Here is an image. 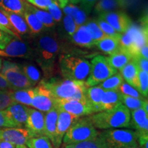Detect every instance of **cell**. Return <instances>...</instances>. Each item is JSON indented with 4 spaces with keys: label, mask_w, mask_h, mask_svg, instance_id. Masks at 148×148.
Returning a JSON list of instances; mask_svg holds the SVG:
<instances>
[{
    "label": "cell",
    "mask_w": 148,
    "mask_h": 148,
    "mask_svg": "<svg viewBox=\"0 0 148 148\" xmlns=\"http://www.w3.org/2000/svg\"><path fill=\"white\" fill-rule=\"evenodd\" d=\"M63 26L66 34L70 37L75 32L78 27L75 25L73 18L69 15H64L63 17Z\"/></svg>",
    "instance_id": "obj_42"
},
{
    "label": "cell",
    "mask_w": 148,
    "mask_h": 148,
    "mask_svg": "<svg viewBox=\"0 0 148 148\" xmlns=\"http://www.w3.org/2000/svg\"><path fill=\"white\" fill-rule=\"evenodd\" d=\"M0 148H16V146L10 142L0 140Z\"/></svg>",
    "instance_id": "obj_56"
},
{
    "label": "cell",
    "mask_w": 148,
    "mask_h": 148,
    "mask_svg": "<svg viewBox=\"0 0 148 148\" xmlns=\"http://www.w3.org/2000/svg\"><path fill=\"white\" fill-rule=\"evenodd\" d=\"M71 38L74 44L82 47H91L95 43L84 25L77 27Z\"/></svg>",
    "instance_id": "obj_22"
},
{
    "label": "cell",
    "mask_w": 148,
    "mask_h": 148,
    "mask_svg": "<svg viewBox=\"0 0 148 148\" xmlns=\"http://www.w3.org/2000/svg\"><path fill=\"white\" fill-rule=\"evenodd\" d=\"M40 82L50 91L55 99H69L75 95L78 88L84 82L73 81L67 79H52Z\"/></svg>",
    "instance_id": "obj_8"
},
{
    "label": "cell",
    "mask_w": 148,
    "mask_h": 148,
    "mask_svg": "<svg viewBox=\"0 0 148 148\" xmlns=\"http://www.w3.org/2000/svg\"><path fill=\"white\" fill-rule=\"evenodd\" d=\"M136 141L139 148H148V134H140L136 132Z\"/></svg>",
    "instance_id": "obj_49"
},
{
    "label": "cell",
    "mask_w": 148,
    "mask_h": 148,
    "mask_svg": "<svg viewBox=\"0 0 148 148\" xmlns=\"http://www.w3.org/2000/svg\"><path fill=\"white\" fill-rule=\"evenodd\" d=\"M147 22V20L144 19L142 25H132L120 36V47L127 51L132 58L138 56L140 48L148 44Z\"/></svg>",
    "instance_id": "obj_3"
},
{
    "label": "cell",
    "mask_w": 148,
    "mask_h": 148,
    "mask_svg": "<svg viewBox=\"0 0 148 148\" xmlns=\"http://www.w3.org/2000/svg\"><path fill=\"white\" fill-rule=\"evenodd\" d=\"M58 116V110L56 107L53 108L45 114V136L49 138L53 146L56 139V123Z\"/></svg>",
    "instance_id": "obj_19"
},
{
    "label": "cell",
    "mask_w": 148,
    "mask_h": 148,
    "mask_svg": "<svg viewBox=\"0 0 148 148\" xmlns=\"http://www.w3.org/2000/svg\"><path fill=\"white\" fill-rule=\"evenodd\" d=\"M60 69L65 79L84 82L89 75L90 64L86 59L65 55L60 58Z\"/></svg>",
    "instance_id": "obj_5"
},
{
    "label": "cell",
    "mask_w": 148,
    "mask_h": 148,
    "mask_svg": "<svg viewBox=\"0 0 148 148\" xmlns=\"http://www.w3.org/2000/svg\"><path fill=\"white\" fill-rule=\"evenodd\" d=\"M27 3L23 0H3L0 8L6 12L23 15L26 10Z\"/></svg>",
    "instance_id": "obj_29"
},
{
    "label": "cell",
    "mask_w": 148,
    "mask_h": 148,
    "mask_svg": "<svg viewBox=\"0 0 148 148\" xmlns=\"http://www.w3.org/2000/svg\"><path fill=\"white\" fill-rule=\"evenodd\" d=\"M0 9L4 13L5 15L8 17L12 26L13 27L14 30L16 31V32L18 35L26 34L30 33L29 27L27 26L26 22H25L23 16L18 14L6 12V11L3 10L1 8H0Z\"/></svg>",
    "instance_id": "obj_26"
},
{
    "label": "cell",
    "mask_w": 148,
    "mask_h": 148,
    "mask_svg": "<svg viewBox=\"0 0 148 148\" xmlns=\"http://www.w3.org/2000/svg\"><path fill=\"white\" fill-rule=\"evenodd\" d=\"M10 91H3L0 90V110L6 109L10 105L14 103L11 97Z\"/></svg>",
    "instance_id": "obj_43"
},
{
    "label": "cell",
    "mask_w": 148,
    "mask_h": 148,
    "mask_svg": "<svg viewBox=\"0 0 148 148\" xmlns=\"http://www.w3.org/2000/svg\"><path fill=\"white\" fill-rule=\"evenodd\" d=\"M25 130L29 138L45 136V114L34 108H28Z\"/></svg>",
    "instance_id": "obj_10"
},
{
    "label": "cell",
    "mask_w": 148,
    "mask_h": 148,
    "mask_svg": "<svg viewBox=\"0 0 148 148\" xmlns=\"http://www.w3.org/2000/svg\"><path fill=\"white\" fill-rule=\"evenodd\" d=\"M63 147L64 148H111L99 135L93 140L70 145H64Z\"/></svg>",
    "instance_id": "obj_32"
},
{
    "label": "cell",
    "mask_w": 148,
    "mask_h": 148,
    "mask_svg": "<svg viewBox=\"0 0 148 148\" xmlns=\"http://www.w3.org/2000/svg\"><path fill=\"white\" fill-rule=\"evenodd\" d=\"M123 82V78L121 73H116L101 82L99 86L105 91L106 90H118Z\"/></svg>",
    "instance_id": "obj_34"
},
{
    "label": "cell",
    "mask_w": 148,
    "mask_h": 148,
    "mask_svg": "<svg viewBox=\"0 0 148 148\" xmlns=\"http://www.w3.org/2000/svg\"><path fill=\"white\" fill-rule=\"evenodd\" d=\"M0 30L2 31V32H3L6 33V34L10 35V36H12V37H14V38L21 40V37H20V36H18V35L14 34V33H13V32H10V31L9 30V29H8L7 28H5V27H3V25H1V24H0Z\"/></svg>",
    "instance_id": "obj_55"
},
{
    "label": "cell",
    "mask_w": 148,
    "mask_h": 148,
    "mask_svg": "<svg viewBox=\"0 0 148 148\" xmlns=\"http://www.w3.org/2000/svg\"><path fill=\"white\" fill-rule=\"evenodd\" d=\"M111 148L138 147L135 131L127 129H109L99 132Z\"/></svg>",
    "instance_id": "obj_6"
},
{
    "label": "cell",
    "mask_w": 148,
    "mask_h": 148,
    "mask_svg": "<svg viewBox=\"0 0 148 148\" xmlns=\"http://www.w3.org/2000/svg\"><path fill=\"white\" fill-rule=\"evenodd\" d=\"M98 0H81L83 9L86 10V12H89L92 6L95 5V3Z\"/></svg>",
    "instance_id": "obj_53"
},
{
    "label": "cell",
    "mask_w": 148,
    "mask_h": 148,
    "mask_svg": "<svg viewBox=\"0 0 148 148\" xmlns=\"http://www.w3.org/2000/svg\"><path fill=\"white\" fill-rule=\"evenodd\" d=\"M138 92L147 98L148 95V73L141 70L138 71Z\"/></svg>",
    "instance_id": "obj_39"
},
{
    "label": "cell",
    "mask_w": 148,
    "mask_h": 148,
    "mask_svg": "<svg viewBox=\"0 0 148 148\" xmlns=\"http://www.w3.org/2000/svg\"><path fill=\"white\" fill-rule=\"evenodd\" d=\"M47 11L50 14V15L52 16L53 21L55 22H60L62 19V12L61 9L59 8V6L57 5V3L55 1H53L52 3L49 5L48 7Z\"/></svg>",
    "instance_id": "obj_44"
},
{
    "label": "cell",
    "mask_w": 148,
    "mask_h": 148,
    "mask_svg": "<svg viewBox=\"0 0 148 148\" xmlns=\"http://www.w3.org/2000/svg\"><path fill=\"white\" fill-rule=\"evenodd\" d=\"M25 145L27 148H53L51 140L45 136L29 138Z\"/></svg>",
    "instance_id": "obj_36"
},
{
    "label": "cell",
    "mask_w": 148,
    "mask_h": 148,
    "mask_svg": "<svg viewBox=\"0 0 148 148\" xmlns=\"http://www.w3.org/2000/svg\"><path fill=\"white\" fill-rule=\"evenodd\" d=\"M1 73L10 84L12 90L32 88V84L22 71L21 66L17 64L4 60L2 63Z\"/></svg>",
    "instance_id": "obj_9"
},
{
    "label": "cell",
    "mask_w": 148,
    "mask_h": 148,
    "mask_svg": "<svg viewBox=\"0 0 148 148\" xmlns=\"http://www.w3.org/2000/svg\"><path fill=\"white\" fill-rule=\"evenodd\" d=\"M21 67L32 86L40 82L41 79V73L36 66L31 64H26L21 66Z\"/></svg>",
    "instance_id": "obj_33"
},
{
    "label": "cell",
    "mask_w": 148,
    "mask_h": 148,
    "mask_svg": "<svg viewBox=\"0 0 148 148\" xmlns=\"http://www.w3.org/2000/svg\"><path fill=\"white\" fill-rule=\"evenodd\" d=\"M28 108L27 106L14 102L5 110L11 119L23 128L27 118Z\"/></svg>",
    "instance_id": "obj_18"
},
{
    "label": "cell",
    "mask_w": 148,
    "mask_h": 148,
    "mask_svg": "<svg viewBox=\"0 0 148 148\" xmlns=\"http://www.w3.org/2000/svg\"><path fill=\"white\" fill-rule=\"evenodd\" d=\"M144 99H137L121 94V103L124 105L127 109L132 111L142 108Z\"/></svg>",
    "instance_id": "obj_37"
},
{
    "label": "cell",
    "mask_w": 148,
    "mask_h": 148,
    "mask_svg": "<svg viewBox=\"0 0 148 148\" xmlns=\"http://www.w3.org/2000/svg\"><path fill=\"white\" fill-rule=\"evenodd\" d=\"M118 90L121 92L122 95H125L127 96H130V97L137 98V99H144L145 98L136 88L132 87V86H130V85L127 84V82H124V81L122 82V84L119 86Z\"/></svg>",
    "instance_id": "obj_40"
},
{
    "label": "cell",
    "mask_w": 148,
    "mask_h": 148,
    "mask_svg": "<svg viewBox=\"0 0 148 148\" xmlns=\"http://www.w3.org/2000/svg\"><path fill=\"white\" fill-rule=\"evenodd\" d=\"M68 1H70V3H72V4H77V3H79L81 1V0H68Z\"/></svg>",
    "instance_id": "obj_58"
},
{
    "label": "cell",
    "mask_w": 148,
    "mask_h": 148,
    "mask_svg": "<svg viewBox=\"0 0 148 148\" xmlns=\"http://www.w3.org/2000/svg\"><path fill=\"white\" fill-rule=\"evenodd\" d=\"M85 26L89 32L90 36H91L92 40L94 42H96L99 40H101L103 38H106V36L102 32L99 27L98 26L96 20H90L87 21L84 24Z\"/></svg>",
    "instance_id": "obj_35"
},
{
    "label": "cell",
    "mask_w": 148,
    "mask_h": 148,
    "mask_svg": "<svg viewBox=\"0 0 148 148\" xmlns=\"http://www.w3.org/2000/svg\"><path fill=\"white\" fill-rule=\"evenodd\" d=\"M121 103V94L119 90H106L101 98V111L111 110Z\"/></svg>",
    "instance_id": "obj_24"
},
{
    "label": "cell",
    "mask_w": 148,
    "mask_h": 148,
    "mask_svg": "<svg viewBox=\"0 0 148 148\" xmlns=\"http://www.w3.org/2000/svg\"><path fill=\"white\" fill-rule=\"evenodd\" d=\"M61 148H64V147H61Z\"/></svg>",
    "instance_id": "obj_63"
},
{
    "label": "cell",
    "mask_w": 148,
    "mask_h": 148,
    "mask_svg": "<svg viewBox=\"0 0 148 148\" xmlns=\"http://www.w3.org/2000/svg\"><path fill=\"white\" fill-rule=\"evenodd\" d=\"M55 106L58 110L65 111L77 117H82L93 114L91 108L87 102L55 99Z\"/></svg>",
    "instance_id": "obj_13"
},
{
    "label": "cell",
    "mask_w": 148,
    "mask_h": 148,
    "mask_svg": "<svg viewBox=\"0 0 148 148\" xmlns=\"http://www.w3.org/2000/svg\"><path fill=\"white\" fill-rule=\"evenodd\" d=\"M96 22H97L98 26L102 31V32L107 37H112V38H116L119 39L121 34L116 32L113 27L111 26L108 23H107L106 21H104L100 17H98L97 19H96Z\"/></svg>",
    "instance_id": "obj_38"
},
{
    "label": "cell",
    "mask_w": 148,
    "mask_h": 148,
    "mask_svg": "<svg viewBox=\"0 0 148 148\" xmlns=\"http://www.w3.org/2000/svg\"><path fill=\"white\" fill-rule=\"evenodd\" d=\"M2 1H3V0H0V5H1V2H2Z\"/></svg>",
    "instance_id": "obj_62"
},
{
    "label": "cell",
    "mask_w": 148,
    "mask_h": 148,
    "mask_svg": "<svg viewBox=\"0 0 148 148\" xmlns=\"http://www.w3.org/2000/svg\"><path fill=\"white\" fill-rule=\"evenodd\" d=\"M99 17L106 21L113 27L114 30L119 34L126 32L132 25L129 16L123 11H112V12L100 13Z\"/></svg>",
    "instance_id": "obj_14"
},
{
    "label": "cell",
    "mask_w": 148,
    "mask_h": 148,
    "mask_svg": "<svg viewBox=\"0 0 148 148\" xmlns=\"http://www.w3.org/2000/svg\"><path fill=\"white\" fill-rule=\"evenodd\" d=\"M77 118L79 117H77L69 112L58 110V116L56 130V139L53 148L60 147L64 134L67 132L72 123Z\"/></svg>",
    "instance_id": "obj_15"
},
{
    "label": "cell",
    "mask_w": 148,
    "mask_h": 148,
    "mask_svg": "<svg viewBox=\"0 0 148 148\" xmlns=\"http://www.w3.org/2000/svg\"><path fill=\"white\" fill-rule=\"evenodd\" d=\"M88 117L95 128L109 130L130 127V111L122 103L111 110L97 112Z\"/></svg>",
    "instance_id": "obj_2"
},
{
    "label": "cell",
    "mask_w": 148,
    "mask_h": 148,
    "mask_svg": "<svg viewBox=\"0 0 148 148\" xmlns=\"http://www.w3.org/2000/svg\"><path fill=\"white\" fill-rule=\"evenodd\" d=\"M0 90H3V91L12 90L10 84H8V82L1 73H0Z\"/></svg>",
    "instance_id": "obj_52"
},
{
    "label": "cell",
    "mask_w": 148,
    "mask_h": 148,
    "mask_svg": "<svg viewBox=\"0 0 148 148\" xmlns=\"http://www.w3.org/2000/svg\"><path fill=\"white\" fill-rule=\"evenodd\" d=\"M99 135V132L94 127L89 117L82 116L75 120L64 134V145H70L95 139Z\"/></svg>",
    "instance_id": "obj_4"
},
{
    "label": "cell",
    "mask_w": 148,
    "mask_h": 148,
    "mask_svg": "<svg viewBox=\"0 0 148 148\" xmlns=\"http://www.w3.org/2000/svg\"><path fill=\"white\" fill-rule=\"evenodd\" d=\"M22 16L26 22L30 33L38 34L43 32L45 27L41 23V22L36 18L34 13H32V12H30L26 8V10L25 11Z\"/></svg>",
    "instance_id": "obj_31"
},
{
    "label": "cell",
    "mask_w": 148,
    "mask_h": 148,
    "mask_svg": "<svg viewBox=\"0 0 148 148\" xmlns=\"http://www.w3.org/2000/svg\"><path fill=\"white\" fill-rule=\"evenodd\" d=\"M0 24H1V25H3V27H5V28L9 29L10 32H12L14 33V34L18 35L17 33L16 32V31L14 30L13 27L12 26L10 22L9 21L8 17L5 15L4 13H3L2 11H1V9H0ZM18 36H20V35H18Z\"/></svg>",
    "instance_id": "obj_47"
},
{
    "label": "cell",
    "mask_w": 148,
    "mask_h": 148,
    "mask_svg": "<svg viewBox=\"0 0 148 148\" xmlns=\"http://www.w3.org/2000/svg\"><path fill=\"white\" fill-rule=\"evenodd\" d=\"M79 8H78L75 5L72 4V3H69L62 10H63V12L65 14V15H69L73 17V16L76 13L77 11L79 10Z\"/></svg>",
    "instance_id": "obj_50"
},
{
    "label": "cell",
    "mask_w": 148,
    "mask_h": 148,
    "mask_svg": "<svg viewBox=\"0 0 148 148\" xmlns=\"http://www.w3.org/2000/svg\"><path fill=\"white\" fill-rule=\"evenodd\" d=\"M88 12H86V10L84 9H80L79 8V10L77 11L76 13L75 14V15L73 16V20L75 21V25H77V27L82 26L84 25L85 23H86L87 20V15H88Z\"/></svg>",
    "instance_id": "obj_45"
},
{
    "label": "cell",
    "mask_w": 148,
    "mask_h": 148,
    "mask_svg": "<svg viewBox=\"0 0 148 148\" xmlns=\"http://www.w3.org/2000/svg\"><path fill=\"white\" fill-rule=\"evenodd\" d=\"M104 91L99 86L88 87L86 89V101L91 108L93 114L101 112V101Z\"/></svg>",
    "instance_id": "obj_20"
},
{
    "label": "cell",
    "mask_w": 148,
    "mask_h": 148,
    "mask_svg": "<svg viewBox=\"0 0 148 148\" xmlns=\"http://www.w3.org/2000/svg\"><path fill=\"white\" fill-rule=\"evenodd\" d=\"M53 1L57 3L59 8L62 9H63L68 4V2H69L68 0H53Z\"/></svg>",
    "instance_id": "obj_57"
},
{
    "label": "cell",
    "mask_w": 148,
    "mask_h": 148,
    "mask_svg": "<svg viewBox=\"0 0 148 148\" xmlns=\"http://www.w3.org/2000/svg\"><path fill=\"white\" fill-rule=\"evenodd\" d=\"M33 90L34 96L31 106L42 112H47L55 107V98L41 82Z\"/></svg>",
    "instance_id": "obj_11"
},
{
    "label": "cell",
    "mask_w": 148,
    "mask_h": 148,
    "mask_svg": "<svg viewBox=\"0 0 148 148\" xmlns=\"http://www.w3.org/2000/svg\"><path fill=\"white\" fill-rule=\"evenodd\" d=\"M29 4L34 6L35 8L42 9L47 11L48 7L53 2V0H27Z\"/></svg>",
    "instance_id": "obj_46"
},
{
    "label": "cell",
    "mask_w": 148,
    "mask_h": 148,
    "mask_svg": "<svg viewBox=\"0 0 148 148\" xmlns=\"http://www.w3.org/2000/svg\"><path fill=\"white\" fill-rule=\"evenodd\" d=\"M16 148H27L25 145H18L16 146Z\"/></svg>",
    "instance_id": "obj_59"
},
{
    "label": "cell",
    "mask_w": 148,
    "mask_h": 148,
    "mask_svg": "<svg viewBox=\"0 0 148 148\" xmlns=\"http://www.w3.org/2000/svg\"><path fill=\"white\" fill-rule=\"evenodd\" d=\"M89 75L86 79V84L88 87L95 86L100 84L107 78L117 73V71L109 64L106 57L97 56L90 62Z\"/></svg>",
    "instance_id": "obj_7"
},
{
    "label": "cell",
    "mask_w": 148,
    "mask_h": 148,
    "mask_svg": "<svg viewBox=\"0 0 148 148\" xmlns=\"http://www.w3.org/2000/svg\"><path fill=\"white\" fill-rule=\"evenodd\" d=\"M26 8L30 11V12H32V13L34 14V15L41 22V23L44 25L45 27H47V28H52V27H55L56 22L53 21L52 16L50 15V14L47 11L40 10V9L35 8L34 6H33V5L27 3Z\"/></svg>",
    "instance_id": "obj_30"
},
{
    "label": "cell",
    "mask_w": 148,
    "mask_h": 148,
    "mask_svg": "<svg viewBox=\"0 0 148 148\" xmlns=\"http://www.w3.org/2000/svg\"><path fill=\"white\" fill-rule=\"evenodd\" d=\"M138 56L143 57L144 58L148 59V44L145 45L140 48L139 52H138Z\"/></svg>",
    "instance_id": "obj_54"
},
{
    "label": "cell",
    "mask_w": 148,
    "mask_h": 148,
    "mask_svg": "<svg viewBox=\"0 0 148 148\" xmlns=\"http://www.w3.org/2000/svg\"><path fill=\"white\" fill-rule=\"evenodd\" d=\"M127 148H139L138 147H127Z\"/></svg>",
    "instance_id": "obj_61"
},
{
    "label": "cell",
    "mask_w": 148,
    "mask_h": 148,
    "mask_svg": "<svg viewBox=\"0 0 148 148\" xmlns=\"http://www.w3.org/2000/svg\"><path fill=\"white\" fill-rule=\"evenodd\" d=\"M127 4L126 0H99L95 6V11L98 13L116 11L124 8Z\"/></svg>",
    "instance_id": "obj_25"
},
{
    "label": "cell",
    "mask_w": 148,
    "mask_h": 148,
    "mask_svg": "<svg viewBox=\"0 0 148 148\" xmlns=\"http://www.w3.org/2000/svg\"><path fill=\"white\" fill-rule=\"evenodd\" d=\"M139 69L134 59H132L125 66L120 70L121 75L127 84L132 87L138 90V73Z\"/></svg>",
    "instance_id": "obj_21"
},
{
    "label": "cell",
    "mask_w": 148,
    "mask_h": 148,
    "mask_svg": "<svg viewBox=\"0 0 148 148\" xmlns=\"http://www.w3.org/2000/svg\"><path fill=\"white\" fill-rule=\"evenodd\" d=\"M130 127L135 129V132L140 134H148V113L143 108L132 110L130 113Z\"/></svg>",
    "instance_id": "obj_17"
},
{
    "label": "cell",
    "mask_w": 148,
    "mask_h": 148,
    "mask_svg": "<svg viewBox=\"0 0 148 148\" xmlns=\"http://www.w3.org/2000/svg\"><path fill=\"white\" fill-rule=\"evenodd\" d=\"M132 59H134L135 60L139 70H141V71L147 72L148 73V59L144 58L143 57L140 56L134 57V58H132Z\"/></svg>",
    "instance_id": "obj_48"
},
{
    "label": "cell",
    "mask_w": 148,
    "mask_h": 148,
    "mask_svg": "<svg viewBox=\"0 0 148 148\" xmlns=\"http://www.w3.org/2000/svg\"><path fill=\"white\" fill-rule=\"evenodd\" d=\"M12 38L14 37L0 30V49H3Z\"/></svg>",
    "instance_id": "obj_51"
},
{
    "label": "cell",
    "mask_w": 148,
    "mask_h": 148,
    "mask_svg": "<svg viewBox=\"0 0 148 148\" xmlns=\"http://www.w3.org/2000/svg\"><path fill=\"white\" fill-rule=\"evenodd\" d=\"M1 67H2V60H1V59L0 58V73H1Z\"/></svg>",
    "instance_id": "obj_60"
},
{
    "label": "cell",
    "mask_w": 148,
    "mask_h": 148,
    "mask_svg": "<svg viewBox=\"0 0 148 148\" xmlns=\"http://www.w3.org/2000/svg\"><path fill=\"white\" fill-rule=\"evenodd\" d=\"M98 49L103 53L111 55L120 49L119 39L112 37H106L95 43Z\"/></svg>",
    "instance_id": "obj_28"
},
{
    "label": "cell",
    "mask_w": 148,
    "mask_h": 148,
    "mask_svg": "<svg viewBox=\"0 0 148 148\" xmlns=\"http://www.w3.org/2000/svg\"><path fill=\"white\" fill-rule=\"evenodd\" d=\"M60 49V42L55 32H42L34 41V56L45 73L53 69L55 59Z\"/></svg>",
    "instance_id": "obj_1"
},
{
    "label": "cell",
    "mask_w": 148,
    "mask_h": 148,
    "mask_svg": "<svg viewBox=\"0 0 148 148\" xmlns=\"http://www.w3.org/2000/svg\"><path fill=\"white\" fill-rule=\"evenodd\" d=\"M0 56L4 57L32 58L34 57L33 48L26 42L12 38L3 49H0Z\"/></svg>",
    "instance_id": "obj_12"
},
{
    "label": "cell",
    "mask_w": 148,
    "mask_h": 148,
    "mask_svg": "<svg viewBox=\"0 0 148 148\" xmlns=\"http://www.w3.org/2000/svg\"><path fill=\"white\" fill-rule=\"evenodd\" d=\"M107 60L110 65L114 69L121 70L132 59V56L124 49L120 47V49L116 52L106 57Z\"/></svg>",
    "instance_id": "obj_23"
},
{
    "label": "cell",
    "mask_w": 148,
    "mask_h": 148,
    "mask_svg": "<svg viewBox=\"0 0 148 148\" xmlns=\"http://www.w3.org/2000/svg\"><path fill=\"white\" fill-rule=\"evenodd\" d=\"M2 127H15V128H21L18 124L8 115L5 110H0V128Z\"/></svg>",
    "instance_id": "obj_41"
},
{
    "label": "cell",
    "mask_w": 148,
    "mask_h": 148,
    "mask_svg": "<svg viewBox=\"0 0 148 148\" xmlns=\"http://www.w3.org/2000/svg\"><path fill=\"white\" fill-rule=\"evenodd\" d=\"M29 138L28 132L25 128H0V140L10 142L15 146L25 145Z\"/></svg>",
    "instance_id": "obj_16"
},
{
    "label": "cell",
    "mask_w": 148,
    "mask_h": 148,
    "mask_svg": "<svg viewBox=\"0 0 148 148\" xmlns=\"http://www.w3.org/2000/svg\"><path fill=\"white\" fill-rule=\"evenodd\" d=\"M10 94L14 102L21 103L25 106H31L32 105L34 96V90L32 88L11 90Z\"/></svg>",
    "instance_id": "obj_27"
}]
</instances>
